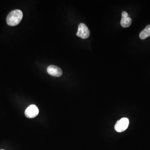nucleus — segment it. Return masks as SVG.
<instances>
[{"instance_id":"39448f33","label":"nucleus","mask_w":150,"mask_h":150,"mask_svg":"<svg viewBox=\"0 0 150 150\" xmlns=\"http://www.w3.org/2000/svg\"><path fill=\"white\" fill-rule=\"evenodd\" d=\"M47 70L48 74L53 76L59 77L63 74L62 70L59 67L54 65L48 66Z\"/></svg>"},{"instance_id":"6e6552de","label":"nucleus","mask_w":150,"mask_h":150,"mask_svg":"<svg viewBox=\"0 0 150 150\" xmlns=\"http://www.w3.org/2000/svg\"><path fill=\"white\" fill-rule=\"evenodd\" d=\"M122 17H128V14L126 11H123L122 13Z\"/></svg>"},{"instance_id":"0eeeda50","label":"nucleus","mask_w":150,"mask_h":150,"mask_svg":"<svg viewBox=\"0 0 150 150\" xmlns=\"http://www.w3.org/2000/svg\"><path fill=\"white\" fill-rule=\"evenodd\" d=\"M132 23V20L129 17H122L121 21V26L123 28L129 27L131 25Z\"/></svg>"},{"instance_id":"1a4fd4ad","label":"nucleus","mask_w":150,"mask_h":150,"mask_svg":"<svg viewBox=\"0 0 150 150\" xmlns=\"http://www.w3.org/2000/svg\"></svg>"},{"instance_id":"f03ea898","label":"nucleus","mask_w":150,"mask_h":150,"mask_svg":"<svg viewBox=\"0 0 150 150\" xmlns=\"http://www.w3.org/2000/svg\"><path fill=\"white\" fill-rule=\"evenodd\" d=\"M129 119L126 118H121L115 123V129L118 132H122L125 131L129 126Z\"/></svg>"},{"instance_id":"7ed1b4c3","label":"nucleus","mask_w":150,"mask_h":150,"mask_svg":"<svg viewBox=\"0 0 150 150\" xmlns=\"http://www.w3.org/2000/svg\"><path fill=\"white\" fill-rule=\"evenodd\" d=\"M90 32L88 28L83 23H81L79 25L77 36L82 39H86L89 36Z\"/></svg>"},{"instance_id":"423d86ee","label":"nucleus","mask_w":150,"mask_h":150,"mask_svg":"<svg viewBox=\"0 0 150 150\" xmlns=\"http://www.w3.org/2000/svg\"><path fill=\"white\" fill-rule=\"evenodd\" d=\"M150 36V25H147L145 29L140 33L139 37L141 39H145Z\"/></svg>"},{"instance_id":"20e7f679","label":"nucleus","mask_w":150,"mask_h":150,"mask_svg":"<svg viewBox=\"0 0 150 150\" xmlns=\"http://www.w3.org/2000/svg\"><path fill=\"white\" fill-rule=\"evenodd\" d=\"M39 113V109L35 105H31L26 108L25 114L27 118H32L37 116Z\"/></svg>"},{"instance_id":"f257e3e1","label":"nucleus","mask_w":150,"mask_h":150,"mask_svg":"<svg viewBox=\"0 0 150 150\" xmlns=\"http://www.w3.org/2000/svg\"><path fill=\"white\" fill-rule=\"evenodd\" d=\"M23 14L20 10L16 9L11 11L6 18V22L10 26H16L21 22Z\"/></svg>"}]
</instances>
